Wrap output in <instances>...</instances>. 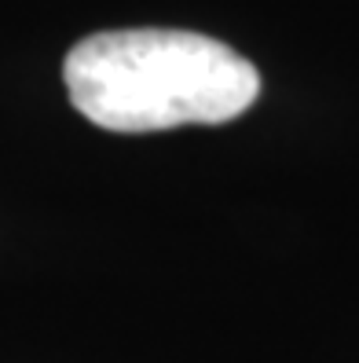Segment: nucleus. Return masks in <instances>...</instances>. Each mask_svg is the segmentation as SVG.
<instances>
[{
  "label": "nucleus",
  "mask_w": 359,
  "mask_h": 363,
  "mask_svg": "<svg viewBox=\"0 0 359 363\" xmlns=\"http://www.w3.org/2000/svg\"><path fill=\"white\" fill-rule=\"evenodd\" d=\"M62 81L77 111L110 133L224 125L261 92L246 55L191 30L92 33L70 48Z\"/></svg>",
  "instance_id": "nucleus-1"
}]
</instances>
